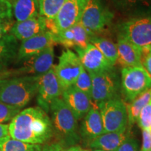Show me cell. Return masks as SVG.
Masks as SVG:
<instances>
[{"label": "cell", "mask_w": 151, "mask_h": 151, "mask_svg": "<svg viewBox=\"0 0 151 151\" xmlns=\"http://www.w3.org/2000/svg\"><path fill=\"white\" fill-rule=\"evenodd\" d=\"M0 151H1V148H0Z\"/></svg>", "instance_id": "42"}, {"label": "cell", "mask_w": 151, "mask_h": 151, "mask_svg": "<svg viewBox=\"0 0 151 151\" xmlns=\"http://www.w3.org/2000/svg\"><path fill=\"white\" fill-rule=\"evenodd\" d=\"M65 0H38L39 15L48 19H55Z\"/></svg>", "instance_id": "27"}, {"label": "cell", "mask_w": 151, "mask_h": 151, "mask_svg": "<svg viewBox=\"0 0 151 151\" xmlns=\"http://www.w3.org/2000/svg\"><path fill=\"white\" fill-rule=\"evenodd\" d=\"M73 86L76 89L81 90V92L86 93L91 98L92 79L89 73L84 68H83L82 71L76 80Z\"/></svg>", "instance_id": "28"}, {"label": "cell", "mask_w": 151, "mask_h": 151, "mask_svg": "<svg viewBox=\"0 0 151 151\" xmlns=\"http://www.w3.org/2000/svg\"><path fill=\"white\" fill-rule=\"evenodd\" d=\"M90 35L88 31L80 24L64 30L57 35H54L55 43H59L66 48L85 49L90 44Z\"/></svg>", "instance_id": "16"}, {"label": "cell", "mask_w": 151, "mask_h": 151, "mask_svg": "<svg viewBox=\"0 0 151 151\" xmlns=\"http://www.w3.org/2000/svg\"><path fill=\"white\" fill-rule=\"evenodd\" d=\"M55 44L53 34L49 31L34 36L29 39L21 41L19 46L16 60L18 62L37 55L49 46Z\"/></svg>", "instance_id": "13"}, {"label": "cell", "mask_w": 151, "mask_h": 151, "mask_svg": "<svg viewBox=\"0 0 151 151\" xmlns=\"http://www.w3.org/2000/svg\"><path fill=\"white\" fill-rule=\"evenodd\" d=\"M83 67L89 73H99L114 68L98 49L90 43L85 49H76Z\"/></svg>", "instance_id": "15"}, {"label": "cell", "mask_w": 151, "mask_h": 151, "mask_svg": "<svg viewBox=\"0 0 151 151\" xmlns=\"http://www.w3.org/2000/svg\"><path fill=\"white\" fill-rule=\"evenodd\" d=\"M9 136V124H0V139Z\"/></svg>", "instance_id": "37"}, {"label": "cell", "mask_w": 151, "mask_h": 151, "mask_svg": "<svg viewBox=\"0 0 151 151\" xmlns=\"http://www.w3.org/2000/svg\"><path fill=\"white\" fill-rule=\"evenodd\" d=\"M11 4L13 16L16 22L24 21L39 15L38 0H13Z\"/></svg>", "instance_id": "23"}, {"label": "cell", "mask_w": 151, "mask_h": 151, "mask_svg": "<svg viewBox=\"0 0 151 151\" xmlns=\"http://www.w3.org/2000/svg\"><path fill=\"white\" fill-rule=\"evenodd\" d=\"M130 135V132L126 131L105 132L95 138L87 144L86 147L103 151H116Z\"/></svg>", "instance_id": "21"}, {"label": "cell", "mask_w": 151, "mask_h": 151, "mask_svg": "<svg viewBox=\"0 0 151 151\" xmlns=\"http://www.w3.org/2000/svg\"><path fill=\"white\" fill-rule=\"evenodd\" d=\"M147 48H148V49L149 50H150V51H151V45H150V46L147 47Z\"/></svg>", "instance_id": "41"}, {"label": "cell", "mask_w": 151, "mask_h": 151, "mask_svg": "<svg viewBox=\"0 0 151 151\" xmlns=\"http://www.w3.org/2000/svg\"><path fill=\"white\" fill-rule=\"evenodd\" d=\"M83 68L76 53L70 49L62 52L58 64L54 65V70L63 91L73 86Z\"/></svg>", "instance_id": "9"}, {"label": "cell", "mask_w": 151, "mask_h": 151, "mask_svg": "<svg viewBox=\"0 0 151 151\" xmlns=\"http://www.w3.org/2000/svg\"><path fill=\"white\" fill-rule=\"evenodd\" d=\"M45 31H47L46 18L39 15L24 21L14 22L10 34L22 41Z\"/></svg>", "instance_id": "18"}, {"label": "cell", "mask_w": 151, "mask_h": 151, "mask_svg": "<svg viewBox=\"0 0 151 151\" xmlns=\"http://www.w3.org/2000/svg\"><path fill=\"white\" fill-rule=\"evenodd\" d=\"M113 18L114 14L104 0H90L79 22L94 36L109 25Z\"/></svg>", "instance_id": "7"}, {"label": "cell", "mask_w": 151, "mask_h": 151, "mask_svg": "<svg viewBox=\"0 0 151 151\" xmlns=\"http://www.w3.org/2000/svg\"><path fill=\"white\" fill-rule=\"evenodd\" d=\"M97 106L102 119L104 133L127 129V104L119 94L99 104Z\"/></svg>", "instance_id": "4"}, {"label": "cell", "mask_w": 151, "mask_h": 151, "mask_svg": "<svg viewBox=\"0 0 151 151\" xmlns=\"http://www.w3.org/2000/svg\"><path fill=\"white\" fill-rule=\"evenodd\" d=\"M116 47L118 52L117 62H118L122 67L142 66V48L120 37H118Z\"/></svg>", "instance_id": "19"}, {"label": "cell", "mask_w": 151, "mask_h": 151, "mask_svg": "<svg viewBox=\"0 0 151 151\" xmlns=\"http://www.w3.org/2000/svg\"><path fill=\"white\" fill-rule=\"evenodd\" d=\"M116 151H140L139 141L129 135Z\"/></svg>", "instance_id": "31"}, {"label": "cell", "mask_w": 151, "mask_h": 151, "mask_svg": "<svg viewBox=\"0 0 151 151\" xmlns=\"http://www.w3.org/2000/svg\"><path fill=\"white\" fill-rule=\"evenodd\" d=\"M21 109L0 102V124L11 121Z\"/></svg>", "instance_id": "30"}, {"label": "cell", "mask_w": 151, "mask_h": 151, "mask_svg": "<svg viewBox=\"0 0 151 151\" xmlns=\"http://www.w3.org/2000/svg\"><path fill=\"white\" fill-rule=\"evenodd\" d=\"M92 79L91 99L95 105L118 95L120 79L115 68L99 73H89Z\"/></svg>", "instance_id": "8"}, {"label": "cell", "mask_w": 151, "mask_h": 151, "mask_svg": "<svg viewBox=\"0 0 151 151\" xmlns=\"http://www.w3.org/2000/svg\"><path fill=\"white\" fill-rule=\"evenodd\" d=\"M90 43L95 46L111 65L113 66L116 65L118 59L116 43L105 38L98 37L95 35L92 36L90 38Z\"/></svg>", "instance_id": "25"}, {"label": "cell", "mask_w": 151, "mask_h": 151, "mask_svg": "<svg viewBox=\"0 0 151 151\" xmlns=\"http://www.w3.org/2000/svg\"><path fill=\"white\" fill-rule=\"evenodd\" d=\"M40 76H22L0 80V102L22 109L37 93Z\"/></svg>", "instance_id": "3"}, {"label": "cell", "mask_w": 151, "mask_h": 151, "mask_svg": "<svg viewBox=\"0 0 151 151\" xmlns=\"http://www.w3.org/2000/svg\"><path fill=\"white\" fill-rule=\"evenodd\" d=\"M50 112L55 141L64 148L78 145L81 141L78 120L62 98L54 100Z\"/></svg>", "instance_id": "2"}, {"label": "cell", "mask_w": 151, "mask_h": 151, "mask_svg": "<svg viewBox=\"0 0 151 151\" xmlns=\"http://www.w3.org/2000/svg\"><path fill=\"white\" fill-rule=\"evenodd\" d=\"M11 78V75H10V71H4V72L0 73V80L4 78Z\"/></svg>", "instance_id": "39"}, {"label": "cell", "mask_w": 151, "mask_h": 151, "mask_svg": "<svg viewBox=\"0 0 151 151\" xmlns=\"http://www.w3.org/2000/svg\"><path fill=\"white\" fill-rule=\"evenodd\" d=\"M137 122L141 129H151V99L139 113Z\"/></svg>", "instance_id": "29"}, {"label": "cell", "mask_w": 151, "mask_h": 151, "mask_svg": "<svg viewBox=\"0 0 151 151\" xmlns=\"http://www.w3.org/2000/svg\"><path fill=\"white\" fill-rule=\"evenodd\" d=\"M150 88L151 76L142 66L122 68L120 89L124 102L130 103Z\"/></svg>", "instance_id": "5"}, {"label": "cell", "mask_w": 151, "mask_h": 151, "mask_svg": "<svg viewBox=\"0 0 151 151\" xmlns=\"http://www.w3.org/2000/svg\"><path fill=\"white\" fill-rule=\"evenodd\" d=\"M19 46L18 40L10 33L0 39V73L6 71L9 64L16 60Z\"/></svg>", "instance_id": "22"}, {"label": "cell", "mask_w": 151, "mask_h": 151, "mask_svg": "<svg viewBox=\"0 0 151 151\" xmlns=\"http://www.w3.org/2000/svg\"><path fill=\"white\" fill-rule=\"evenodd\" d=\"M54 46H49L37 55L24 60L23 65L16 70L10 71L11 77L20 76H41L53 67Z\"/></svg>", "instance_id": "11"}, {"label": "cell", "mask_w": 151, "mask_h": 151, "mask_svg": "<svg viewBox=\"0 0 151 151\" xmlns=\"http://www.w3.org/2000/svg\"><path fill=\"white\" fill-rule=\"evenodd\" d=\"M62 99L70 109L77 120H82L92 105L91 98L73 86L62 92Z\"/></svg>", "instance_id": "17"}, {"label": "cell", "mask_w": 151, "mask_h": 151, "mask_svg": "<svg viewBox=\"0 0 151 151\" xmlns=\"http://www.w3.org/2000/svg\"><path fill=\"white\" fill-rule=\"evenodd\" d=\"M62 90L54 70V65L48 72L39 76L37 93V101L39 107L47 113L50 112L51 104L60 98Z\"/></svg>", "instance_id": "10"}, {"label": "cell", "mask_w": 151, "mask_h": 151, "mask_svg": "<svg viewBox=\"0 0 151 151\" xmlns=\"http://www.w3.org/2000/svg\"><path fill=\"white\" fill-rule=\"evenodd\" d=\"M120 14L129 18L151 15V0H111Z\"/></svg>", "instance_id": "20"}, {"label": "cell", "mask_w": 151, "mask_h": 151, "mask_svg": "<svg viewBox=\"0 0 151 151\" xmlns=\"http://www.w3.org/2000/svg\"><path fill=\"white\" fill-rule=\"evenodd\" d=\"M141 65L151 76V51L148 50L147 47L142 48Z\"/></svg>", "instance_id": "33"}, {"label": "cell", "mask_w": 151, "mask_h": 151, "mask_svg": "<svg viewBox=\"0 0 151 151\" xmlns=\"http://www.w3.org/2000/svg\"><path fill=\"white\" fill-rule=\"evenodd\" d=\"M14 22L12 18L0 20V39L7 34L10 33L11 29Z\"/></svg>", "instance_id": "34"}, {"label": "cell", "mask_w": 151, "mask_h": 151, "mask_svg": "<svg viewBox=\"0 0 151 151\" xmlns=\"http://www.w3.org/2000/svg\"><path fill=\"white\" fill-rule=\"evenodd\" d=\"M42 146L31 144L13 139L10 136L0 139L1 151H41Z\"/></svg>", "instance_id": "26"}, {"label": "cell", "mask_w": 151, "mask_h": 151, "mask_svg": "<svg viewBox=\"0 0 151 151\" xmlns=\"http://www.w3.org/2000/svg\"><path fill=\"white\" fill-rule=\"evenodd\" d=\"M88 151H103V150H97V149H93V150H89V149H88Z\"/></svg>", "instance_id": "40"}, {"label": "cell", "mask_w": 151, "mask_h": 151, "mask_svg": "<svg viewBox=\"0 0 151 151\" xmlns=\"http://www.w3.org/2000/svg\"><path fill=\"white\" fill-rule=\"evenodd\" d=\"M118 37L141 48L151 45V15L129 18L118 25Z\"/></svg>", "instance_id": "6"}, {"label": "cell", "mask_w": 151, "mask_h": 151, "mask_svg": "<svg viewBox=\"0 0 151 151\" xmlns=\"http://www.w3.org/2000/svg\"><path fill=\"white\" fill-rule=\"evenodd\" d=\"M12 18V4L10 0H0V20Z\"/></svg>", "instance_id": "32"}, {"label": "cell", "mask_w": 151, "mask_h": 151, "mask_svg": "<svg viewBox=\"0 0 151 151\" xmlns=\"http://www.w3.org/2000/svg\"><path fill=\"white\" fill-rule=\"evenodd\" d=\"M62 148H64L62 145L58 141H55L53 142H48L44 144L41 151H62Z\"/></svg>", "instance_id": "36"}, {"label": "cell", "mask_w": 151, "mask_h": 151, "mask_svg": "<svg viewBox=\"0 0 151 151\" xmlns=\"http://www.w3.org/2000/svg\"><path fill=\"white\" fill-rule=\"evenodd\" d=\"M62 151H88V149L83 148L78 145L69 147V148H62Z\"/></svg>", "instance_id": "38"}, {"label": "cell", "mask_w": 151, "mask_h": 151, "mask_svg": "<svg viewBox=\"0 0 151 151\" xmlns=\"http://www.w3.org/2000/svg\"><path fill=\"white\" fill-rule=\"evenodd\" d=\"M89 1L90 0H65L54 19L57 35L80 22Z\"/></svg>", "instance_id": "12"}, {"label": "cell", "mask_w": 151, "mask_h": 151, "mask_svg": "<svg viewBox=\"0 0 151 151\" xmlns=\"http://www.w3.org/2000/svg\"><path fill=\"white\" fill-rule=\"evenodd\" d=\"M151 99V88L146 90L143 93L127 104V111L128 116L127 129L130 132L133 124L137 122L139 113L143 107L148 104Z\"/></svg>", "instance_id": "24"}, {"label": "cell", "mask_w": 151, "mask_h": 151, "mask_svg": "<svg viewBox=\"0 0 151 151\" xmlns=\"http://www.w3.org/2000/svg\"><path fill=\"white\" fill-rule=\"evenodd\" d=\"M143 143L140 151L151 150V129H142Z\"/></svg>", "instance_id": "35"}, {"label": "cell", "mask_w": 151, "mask_h": 151, "mask_svg": "<svg viewBox=\"0 0 151 151\" xmlns=\"http://www.w3.org/2000/svg\"><path fill=\"white\" fill-rule=\"evenodd\" d=\"M9 134L16 140L38 145L50 142L54 137L50 118L39 106L20 111L9 124Z\"/></svg>", "instance_id": "1"}, {"label": "cell", "mask_w": 151, "mask_h": 151, "mask_svg": "<svg viewBox=\"0 0 151 151\" xmlns=\"http://www.w3.org/2000/svg\"><path fill=\"white\" fill-rule=\"evenodd\" d=\"M81 140L84 146L104 133V128L98 106L92 103L91 108L82 119L78 128Z\"/></svg>", "instance_id": "14"}]
</instances>
